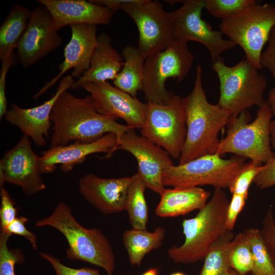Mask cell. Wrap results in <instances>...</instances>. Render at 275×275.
<instances>
[{
	"label": "cell",
	"instance_id": "ffe728a7",
	"mask_svg": "<svg viewBox=\"0 0 275 275\" xmlns=\"http://www.w3.org/2000/svg\"><path fill=\"white\" fill-rule=\"evenodd\" d=\"M131 177L103 178L87 174L78 182L80 194L90 204L104 214L124 210L127 191Z\"/></svg>",
	"mask_w": 275,
	"mask_h": 275
},
{
	"label": "cell",
	"instance_id": "9c48e42d",
	"mask_svg": "<svg viewBox=\"0 0 275 275\" xmlns=\"http://www.w3.org/2000/svg\"><path fill=\"white\" fill-rule=\"evenodd\" d=\"M274 26L275 6L257 2L246 11L222 20L219 31L239 45L246 58L260 70L262 49Z\"/></svg>",
	"mask_w": 275,
	"mask_h": 275
},
{
	"label": "cell",
	"instance_id": "7bdbcfd3",
	"mask_svg": "<svg viewBox=\"0 0 275 275\" xmlns=\"http://www.w3.org/2000/svg\"><path fill=\"white\" fill-rule=\"evenodd\" d=\"M271 147L275 152V119L272 121L270 125Z\"/></svg>",
	"mask_w": 275,
	"mask_h": 275
},
{
	"label": "cell",
	"instance_id": "6da1fadb",
	"mask_svg": "<svg viewBox=\"0 0 275 275\" xmlns=\"http://www.w3.org/2000/svg\"><path fill=\"white\" fill-rule=\"evenodd\" d=\"M117 119L99 113L90 95L79 98L64 91L57 99L51 113L50 148L67 145L71 141L91 143L109 133L118 137L132 128L118 123Z\"/></svg>",
	"mask_w": 275,
	"mask_h": 275
},
{
	"label": "cell",
	"instance_id": "74e56055",
	"mask_svg": "<svg viewBox=\"0 0 275 275\" xmlns=\"http://www.w3.org/2000/svg\"><path fill=\"white\" fill-rule=\"evenodd\" d=\"M0 71V118L5 116L7 110L6 97V76L9 69L14 63L13 53L3 59Z\"/></svg>",
	"mask_w": 275,
	"mask_h": 275
},
{
	"label": "cell",
	"instance_id": "d6a6232c",
	"mask_svg": "<svg viewBox=\"0 0 275 275\" xmlns=\"http://www.w3.org/2000/svg\"><path fill=\"white\" fill-rule=\"evenodd\" d=\"M263 168V165H258L252 161L245 162L229 187L231 193L248 197L250 184Z\"/></svg>",
	"mask_w": 275,
	"mask_h": 275
},
{
	"label": "cell",
	"instance_id": "30bf717a",
	"mask_svg": "<svg viewBox=\"0 0 275 275\" xmlns=\"http://www.w3.org/2000/svg\"><path fill=\"white\" fill-rule=\"evenodd\" d=\"M146 104V121L140 129L142 135L161 147L171 157L179 159L187 133L182 98L174 94L166 104Z\"/></svg>",
	"mask_w": 275,
	"mask_h": 275
},
{
	"label": "cell",
	"instance_id": "ab89813d",
	"mask_svg": "<svg viewBox=\"0 0 275 275\" xmlns=\"http://www.w3.org/2000/svg\"><path fill=\"white\" fill-rule=\"evenodd\" d=\"M253 183L260 189L269 188L275 185V158L263 165L262 170L256 176Z\"/></svg>",
	"mask_w": 275,
	"mask_h": 275
},
{
	"label": "cell",
	"instance_id": "f6af8a7d",
	"mask_svg": "<svg viewBox=\"0 0 275 275\" xmlns=\"http://www.w3.org/2000/svg\"><path fill=\"white\" fill-rule=\"evenodd\" d=\"M224 275H252L249 274H241L239 273L238 272L236 271L234 269H233L232 268H230L224 274Z\"/></svg>",
	"mask_w": 275,
	"mask_h": 275
},
{
	"label": "cell",
	"instance_id": "8d00e7d4",
	"mask_svg": "<svg viewBox=\"0 0 275 275\" xmlns=\"http://www.w3.org/2000/svg\"><path fill=\"white\" fill-rule=\"evenodd\" d=\"M28 221V219L26 217L17 216L4 232H7L11 235L15 234L24 237L29 240L33 249L37 250V237L34 233L28 230L26 228L25 224Z\"/></svg>",
	"mask_w": 275,
	"mask_h": 275
},
{
	"label": "cell",
	"instance_id": "ee69618b",
	"mask_svg": "<svg viewBox=\"0 0 275 275\" xmlns=\"http://www.w3.org/2000/svg\"><path fill=\"white\" fill-rule=\"evenodd\" d=\"M158 269L156 268H151L146 271L142 275H157Z\"/></svg>",
	"mask_w": 275,
	"mask_h": 275
},
{
	"label": "cell",
	"instance_id": "603a6c76",
	"mask_svg": "<svg viewBox=\"0 0 275 275\" xmlns=\"http://www.w3.org/2000/svg\"><path fill=\"white\" fill-rule=\"evenodd\" d=\"M210 196V192L200 187L165 188L155 212L161 217L184 215L203 208Z\"/></svg>",
	"mask_w": 275,
	"mask_h": 275
},
{
	"label": "cell",
	"instance_id": "277c9868",
	"mask_svg": "<svg viewBox=\"0 0 275 275\" xmlns=\"http://www.w3.org/2000/svg\"><path fill=\"white\" fill-rule=\"evenodd\" d=\"M35 225L51 227L63 234L68 243V259L90 263L103 269L107 275H113L115 259L109 240L100 229L82 227L66 203H58L50 215L38 219Z\"/></svg>",
	"mask_w": 275,
	"mask_h": 275
},
{
	"label": "cell",
	"instance_id": "5bb4252c",
	"mask_svg": "<svg viewBox=\"0 0 275 275\" xmlns=\"http://www.w3.org/2000/svg\"><path fill=\"white\" fill-rule=\"evenodd\" d=\"M39 157L33 151L30 138L23 135L0 160V187L7 182L20 187L32 196L46 188L42 178Z\"/></svg>",
	"mask_w": 275,
	"mask_h": 275
},
{
	"label": "cell",
	"instance_id": "ba28073f",
	"mask_svg": "<svg viewBox=\"0 0 275 275\" xmlns=\"http://www.w3.org/2000/svg\"><path fill=\"white\" fill-rule=\"evenodd\" d=\"M194 60L187 42L174 40L165 49L147 58L142 91L147 102L168 103L174 94L166 87L167 79L181 81L189 72Z\"/></svg>",
	"mask_w": 275,
	"mask_h": 275
},
{
	"label": "cell",
	"instance_id": "484cf974",
	"mask_svg": "<svg viewBox=\"0 0 275 275\" xmlns=\"http://www.w3.org/2000/svg\"><path fill=\"white\" fill-rule=\"evenodd\" d=\"M31 11L25 6H13L0 28V60L13 53L23 34Z\"/></svg>",
	"mask_w": 275,
	"mask_h": 275
},
{
	"label": "cell",
	"instance_id": "3957f363",
	"mask_svg": "<svg viewBox=\"0 0 275 275\" xmlns=\"http://www.w3.org/2000/svg\"><path fill=\"white\" fill-rule=\"evenodd\" d=\"M229 201L223 189L214 188L210 201L193 218L182 222L184 242L167 252L175 263H193L204 259L213 244L228 231L226 218Z\"/></svg>",
	"mask_w": 275,
	"mask_h": 275
},
{
	"label": "cell",
	"instance_id": "4fadbf2b",
	"mask_svg": "<svg viewBox=\"0 0 275 275\" xmlns=\"http://www.w3.org/2000/svg\"><path fill=\"white\" fill-rule=\"evenodd\" d=\"M117 138L112 154L119 149L131 153L138 162L137 173L146 188L160 195L165 189L162 183L163 172L173 165L170 154L148 139L138 135L133 128Z\"/></svg>",
	"mask_w": 275,
	"mask_h": 275
},
{
	"label": "cell",
	"instance_id": "2e32d148",
	"mask_svg": "<svg viewBox=\"0 0 275 275\" xmlns=\"http://www.w3.org/2000/svg\"><path fill=\"white\" fill-rule=\"evenodd\" d=\"M62 38L55 29L48 11L41 5L31 11L26 29L17 46V56L24 68L58 48Z\"/></svg>",
	"mask_w": 275,
	"mask_h": 275
},
{
	"label": "cell",
	"instance_id": "836d02e7",
	"mask_svg": "<svg viewBox=\"0 0 275 275\" xmlns=\"http://www.w3.org/2000/svg\"><path fill=\"white\" fill-rule=\"evenodd\" d=\"M260 234L275 269V218L272 206L262 221Z\"/></svg>",
	"mask_w": 275,
	"mask_h": 275
},
{
	"label": "cell",
	"instance_id": "bcb514c9",
	"mask_svg": "<svg viewBox=\"0 0 275 275\" xmlns=\"http://www.w3.org/2000/svg\"><path fill=\"white\" fill-rule=\"evenodd\" d=\"M170 275H185V274L182 272H173L170 274Z\"/></svg>",
	"mask_w": 275,
	"mask_h": 275
},
{
	"label": "cell",
	"instance_id": "7dc6e473",
	"mask_svg": "<svg viewBox=\"0 0 275 275\" xmlns=\"http://www.w3.org/2000/svg\"><path fill=\"white\" fill-rule=\"evenodd\" d=\"M37 275H40V274H37Z\"/></svg>",
	"mask_w": 275,
	"mask_h": 275
},
{
	"label": "cell",
	"instance_id": "d4e9b609",
	"mask_svg": "<svg viewBox=\"0 0 275 275\" xmlns=\"http://www.w3.org/2000/svg\"><path fill=\"white\" fill-rule=\"evenodd\" d=\"M165 233L163 227L156 228L153 232L133 228L125 231L122 239L130 264L140 266L147 254L161 246Z\"/></svg>",
	"mask_w": 275,
	"mask_h": 275
},
{
	"label": "cell",
	"instance_id": "7c38bea8",
	"mask_svg": "<svg viewBox=\"0 0 275 275\" xmlns=\"http://www.w3.org/2000/svg\"><path fill=\"white\" fill-rule=\"evenodd\" d=\"M205 0H186L179 9L170 13L174 40L198 42L209 51L212 63L224 51L236 46L234 42L223 38L220 31L213 30L201 17Z\"/></svg>",
	"mask_w": 275,
	"mask_h": 275
},
{
	"label": "cell",
	"instance_id": "7a4b0ae2",
	"mask_svg": "<svg viewBox=\"0 0 275 275\" xmlns=\"http://www.w3.org/2000/svg\"><path fill=\"white\" fill-rule=\"evenodd\" d=\"M202 67L198 65L193 89L182 98L187 133L179 164L216 153L221 141L218 133L231 116L228 111L207 100L202 85Z\"/></svg>",
	"mask_w": 275,
	"mask_h": 275
},
{
	"label": "cell",
	"instance_id": "8fae6325",
	"mask_svg": "<svg viewBox=\"0 0 275 275\" xmlns=\"http://www.w3.org/2000/svg\"><path fill=\"white\" fill-rule=\"evenodd\" d=\"M121 10L138 28L137 47L145 59L165 49L173 42L170 13L159 1L127 0L122 4Z\"/></svg>",
	"mask_w": 275,
	"mask_h": 275
},
{
	"label": "cell",
	"instance_id": "83f0119b",
	"mask_svg": "<svg viewBox=\"0 0 275 275\" xmlns=\"http://www.w3.org/2000/svg\"><path fill=\"white\" fill-rule=\"evenodd\" d=\"M232 231L228 230L214 243L204 258V263L199 275H224L231 267L230 252L234 237Z\"/></svg>",
	"mask_w": 275,
	"mask_h": 275
},
{
	"label": "cell",
	"instance_id": "44dd1931",
	"mask_svg": "<svg viewBox=\"0 0 275 275\" xmlns=\"http://www.w3.org/2000/svg\"><path fill=\"white\" fill-rule=\"evenodd\" d=\"M51 15L58 31L75 24H108L114 13L107 7L85 0H38Z\"/></svg>",
	"mask_w": 275,
	"mask_h": 275
},
{
	"label": "cell",
	"instance_id": "e575fe53",
	"mask_svg": "<svg viewBox=\"0 0 275 275\" xmlns=\"http://www.w3.org/2000/svg\"><path fill=\"white\" fill-rule=\"evenodd\" d=\"M39 255L49 263L54 271L55 275H100L97 269L91 267L74 268L64 265L59 259L48 253L40 252Z\"/></svg>",
	"mask_w": 275,
	"mask_h": 275
},
{
	"label": "cell",
	"instance_id": "1f68e13d",
	"mask_svg": "<svg viewBox=\"0 0 275 275\" xmlns=\"http://www.w3.org/2000/svg\"><path fill=\"white\" fill-rule=\"evenodd\" d=\"M11 235L1 231L0 275H15V265L22 264L24 260L23 254L20 250L8 248V241Z\"/></svg>",
	"mask_w": 275,
	"mask_h": 275
},
{
	"label": "cell",
	"instance_id": "7402d4cb",
	"mask_svg": "<svg viewBox=\"0 0 275 275\" xmlns=\"http://www.w3.org/2000/svg\"><path fill=\"white\" fill-rule=\"evenodd\" d=\"M123 58L113 46L105 33L97 36V43L92 54L90 68L74 83L75 89L87 82L114 80L121 70Z\"/></svg>",
	"mask_w": 275,
	"mask_h": 275
},
{
	"label": "cell",
	"instance_id": "52a82bcc",
	"mask_svg": "<svg viewBox=\"0 0 275 275\" xmlns=\"http://www.w3.org/2000/svg\"><path fill=\"white\" fill-rule=\"evenodd\" d=\"M247 158L238 155L225 159L219 154L206 155L177 166L167 168L162 175L163 186L174 188L211 185L226 188L240 171Z\"/></svg>",
	"mask_w": 275,
	"mask_h": 275
},
{
	"label": "cell",
	"instance_id": "60d3db41",
	"mask_svg": "<svg viewBox=\"0 0 275 275\" xmlns=\"http://www.w3.org/2000/svg\"><path fill=\"white\" fill-rule=\"evenodd\" d=\"M266 49L262 52L260 64L262 68L268 69L275 79V26L272 29Z\"/></svg>",
	"mask_w": 275,
	"mask_h": 275
},
{
	"label": "cell",
	"instance_id": "cb8c5ba5",
	"mask_svg": "<svg viewBox=\"0 0 275 275\" xmlns=\"http://www.w3.org/2000/svg\"><path fill=\"white\" fill-rule=\"evenodd\" d=\"M121 55L124 60L122 68L113 80L117 88L136 97L142 90L146 59L140 53L137 47L127 45L122 50Z\"/></svg>",
	"mask_w": 275,
	"mask_h": 275
},
{
	"label": "cell",
	"instance_id": "f1b7e54d",
	"mask_svg": "<svg viewBox=\"0 0 275 275\" xmlns=\"http://www.w3.org/2000/svg\"><path fill=\"white\" fill-rule=\"evenodd\" d=\"M253 258L252 275H275V269L262 239L260 230L245 229Z\"/></svg>",
	"mask_w": 275,
	"mask_h": 275
},
{
	"label": "cell",
	"instance_id": "f35d334b",
	"mask_svg": "<svg viewBox=\"0 0 275 275\" xmlns=\"http://www.w3.org/2000/svg\"><path fill=\"white\" fill-rule=\"evenodd\" d=\"M248 197L239 194H232L231 200L227 209L226 227L232 231L239 213L243 208Z\"/></svg>",
	"mask_w": 275,
	"mask_h": 275
},
{
	"label": "cell",
	"instance_id": "f546056e",
	"mask_svg": "<svg viewBox=\"0 0 275 275\" xmlns=\"http://www.w3.org/2000/svg\"><path fill=\"white\" fill-rule=\"evenodd\" d=\"M231 267L241 274H249L253 269V262L251 247L243 231L235 235L231 241L230 252Z\"/></svg>",
	"mask_w": 275,
	"mask_h": 275
},
{
	"label": "cell",
	"instance_id": "b9f144b4",
	"mask_svg": "<svg viewBox=\"0 0 275 275\" xmlns=\"http://www.w3.org/2000/svg\"><path fill=\"white\" fill-rule=\"evenodd\" d=\"M273 115L275 116V87L272 88L268 93L267 100Z\"/></svg>",
	"mask_w": 275,
	"mask_h": 275
},
{
	"label": "cell",
	"instance_id": "4dcf8cb0",
	"mask_svg": "<svg viewBox=\"0 0 275 275\" xmlns=\"http://www.w3.org/2000/svg\"><path fill=\"white\" fill-rule=\"evenodd\" d=\"M205 8L222 20L239 14L252 6L255 0H205Z\"/></svg>",
	"mask_w": 275,
	"mask_h": 275
},
{
	"label": "cell",
	"instance_id": "5b68a950",
	"mask_svg": "<svg viewBox=\"0 0 275 275\" xmlns=\"http://www.w3.org/2000/svg\"><path fill=\"white\" fill-rule=\"evenodd\" d=\"M273 116L267 100L260 107L256 117L250 122V113L245 110L230 116L226 136L220 141L216 153H230L249 158L258 164L275 158L270 142V125Z\"/></svg>",
	"mask_w": 275,
	"mask_h": 275
},
{
	"label": "cell",
	"instance_id": "d6986e66",
	"mask_svg": "<svg viewBox=\"0 0 275 275\" xmlns=\"http://www.w3.org/2000/svg\"><path fill=\"white\" fill-rule=\"evenodd\" d=\"M117 138L115 134L109 133L99 140L91 143L73 142L69 145L50 148L44 151L39 157V167L42 174L53 172L58 164L62 171L67 173L77 164L84 161L91 154L106 153L105 157L109 158L116 146Z\"/></svg>",
	"mask_w": 275,
	"mask_h": 275
},
{
	"label": "cell",
	"instance_id": "d590c367",
	"mask_svg": "<svg viewBox=\"0 0 275 275\" xmlns=\"http://www.w3.org/2000/svg\"><path fill=\"white\" fill-rule=\"evenodd\" d=\"M0 223L1 231H5L7 227L17 217L18 209L15 206V203L10 197L8 192L1 187Z\"/></svg>",
	"mask_w": 275,
	"mask_h": 275
},
{
	"label": "cell",
	"instance_id": "ac0fdd59",
	"mask_svg": "<svg viewBox=\"0 0 275 275\" xmlns=\"http://www.w3.org/2000/svg\"><path fill=\"white\" fill-rule=\"evenodd\" d=\"M71 37L64 50V60L59 65V73L46 83L34 96L36 99L52 87L69 69L71 75L79 78L90 68L92 54L97 43V27L91 24H75L70 25Z\"/></svg>",
	"mask_w": 275,
	"mask_h": 275
},
{
	"label": "cell",
	"instance_id": "9a60e30c",
	"mask_svg": "<svg viewBox=\"0 0 275 275\" xmlns=\"http://www.w3.org/2000/svg\"><path fill=\"white\" fill-rule=\"evenodd\" d=\"M90 93L97 111L101 115L121 118L126 125L141 129L147 116V104L108 81L87 82L81 86Z\"/></svg>",
	"mask_w": 275,
	"mask_h": 275
},
{
	"label": "cell",
	"instance_id": "4316f807",
	"mask_svg": "<svg viewBox=\"0 0 275 275\" xmlns=\"http://www.w3.org/2000/svg\"><path fill=\"white\" fill-rule=\"evenodd\" d=\"M146 187L138 173L131 177L128 187L124 210L133 229H146L148 208L145 197Z\"/></svg>",
	"mask_w": 275,
	"mask_h": 275
},
{
	"label": "cell",
	"instance_id": "e0dca14e",
	"mask_svg": "<svg viewBox=\"0 0 275 275\" xmlns=\"http://www.w3.org/2000/svg\"><path fill=\"white\" fill-rule=\"evenodd\" d=\"M75 81L71 75H67L61 80L56 93L42 104L32 108H22L12 104L7 112L5 119L17 127L36 146L43 147L48 139L51 122L50 115L53 105L60 95L72 88Z\"/></svg>",
	"mask_w": 275,
	"mask_h": 275
},
{
	"label": "cell",
	"instance_id": "8992f818",
	"mask_svg": "<svg viewBox=\"0 0 275 275\" xmlns=\"http://www.w3.org/2000/svg\"><path fill=\"white\" fill-rule=\"evenodd\" d=\"M211 66L219 82L220 95L217 104L231 115H238L254 105L259 107L266 101L264 93L266 78L246 58L230 67L220 57Z\"/></svg>",
	"mask_w": 275,
	"mask_h": 275
}]
</instances>
